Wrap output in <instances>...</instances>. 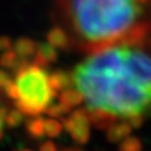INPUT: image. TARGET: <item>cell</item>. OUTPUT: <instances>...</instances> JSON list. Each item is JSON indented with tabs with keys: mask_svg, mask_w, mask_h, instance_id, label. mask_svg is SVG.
<instances>
[{
	"mask_svg": "<svg viewBox=\"0 0 151 151\" xmlns=\"http://www.w3.org/2000/svg\"><path fill=\"white\" fill-rule=\"evenodd\" d=\"M73 76L87 109L123 120L151 113V47L143 41L93 52Z\"/></svg>",
	"mask_w": 151,
	"mask_h": 151,
	"instance_id": "cell-1",
	"label": "cell"
},
{
	"mask_svg": "<svg viewBox=\"0 0 151 151\" xmlns=\"http://www.w3.org/2000/svg\"><path fill=\"white\" fill-rule=\"evenodd\" d=\"M83 50L143 41L151 30V0H57Z\"/></svg>",
	"mask_w": 151,
	"mask_h": 151,
	"instance_id": "cell-2",
	"label": "cell"
},
{
	"mask_svg": "<svg viewBox=\"0 0 151 151\" xmlns=\"http://www.w3.org/2000/svg\"><path fill=\"white\" fill-rule=\"evenodd\" d=\"M14 105L25 116L36 117L45 112L56 98L45 68L22 58L14 70Z\"/></svg>",
	"mask_w": 151,
	"mask_h": 151,
	"instance_id": "cell-3",
	"label": "cell"
},
{
	"mask_svg": "<svg viewBox=\"0 0 151 151\" xmlns=\"http://www.w3.org/2000/svg\"><path fill=\"white\" fill-rule=\"evenodd\" d=\"M64 130L70 134L71 139L79 144L85 145L91 137V120L86 107L76 108L70 113L69 117L62 120Z\"/></svg>",
	"mask_w": 151,
	"mask_h": 151,
	"instance_id": "cell-4",
	"label": "cell"
},
{
	"mask_svg": "<svg viewBox=\"0 0 151 151\" xmlns=\"http://www.w3.org/2000/svg\"><path fill=\"white\" fill-rule=\"evenodd\" d=\"M57 61V49L49 43H37V50L33 57V63L47 68L50 63Z\"/></svg>",
	"mask_w": 151,
	"mask_h": 151,
	"instance_id": "cell-5",
	"label": "cell"
},
{
	"mask_svg": "<svg viewBox=\"0 0 151 151\" xmlns=\"http://www.w3.org/2000/svg\"><path fill=\"white\" fill-rule=\"evenodd\" d=\"M49 80H50L51 87L54 88V91L56 93L62 92V91L68 89V88H73L75 86L73 73L65 71V70H62V69H56L52 73H50L49 74Z\"/></svg>",
	"mask_w": 151,
	"mask_h": 151,
	"instance_id": "cell-6",
	"label": "cell"
},
{
	"mask_svg": "<svg viewBox=\"0 0 151 151\" xmlns=\"http://www.w3.org/2000/svg\"><path fill=\"white\" fill-rule=\"evenodd\" d=\"M132 126L129 122H119L113 123L107 130H106V139L109 143H120L126 137H129L132 132Z\"/></svg>",
	"mask_w": 151,
	"mask_h": 151,
	"instance_id": "cell-7",
	"label": "cell"
},
{
	"mask_svg": "<svg viewBox=\"0 0 151 151\" xmlns=\"http://www.w3.org/2000/svg\"><path fill=\"white\" fill-rule=\"evenodd\" d=\"M47 40H48V43L57 50H67L69 49L71 43L67 31L60 26H55L48 32Z\"/></svg>",
	"mask_w": 151,
	"mask_h": 151,
	"instance_id": "cell-8",
	"label": "cell"
},
{
	"mask_svg": "<svg viewBox=\"0 0 151 151\" xmlns=\"http://www.w3.org/2000/svg\"><path fill=\"white\" fill-rule=\"evenodd\" d=\"M87 112H88L91 124H93V126H95L99 130H107L113 123H116L118 120L113 116L100 109H87Z\"/></svg>",
	"mask_w": 151,
	"mask_h": 151,
	"instance_id": "cell-9",
	"label": "cell"
},
{
	"mask_svg": "<svg viewBox=\"0 0 151 151\" xmlns=\"http://www.w3.org/2000/svg\"><path fill=\"white\" fill-rule=\"evenodd\" d=\"M58 99L62 104H64L69 108H73V107L79 106L83 101V95L81 94V92L78 88L73 87V88H68V89L62 91Z\"/></svg>",
	"mask_w": 151,
	"mask_h": 151,
	"instance_id": "cell-10",
	"label": "cell"
},
{
	"mask_svg": "<svg viewBox=\"0 0 151 151\" xmlns=\"http://www.w3.org/2000/svg\"><path fill=\"white\" fill-rule=\"evenodd\" d=\"M13 50L17 52V55L20 58H27L36 54L37 43L30 38H19L14 43Z\"/></svg>",
	"mask_w": 151,
	"mask_h": 151,
	"instance_id": "cell-11",
	"label": "cell"
},
{
	"mask_svg": "<svg viewBox=\"0 0 151 151\" xmlns=\"http://www.w3.org/2000/svg\"><path fill=\"white\" fill-rule=\"evenodd\" d=\"M44 124H45L44 118H42L40 116L31 117V119H29L26 122V131L30 134V137L37 138V139L44 137L45 136Z\"/></svg>",
	"mask_w": 151,
	"mask_h": 151,
	"instance_id": "cell-12",
	"label": "cell"
},
{
	"mask_svg": "<svg viewBox=\"0 0 151 151\" xmlns=\"http://www.w3.org/2000/svg\"><path fill=\"white\" fill-rule=\"evenodd\" d=\"M44 129H45V136H48L50 138H56L62 133L64 127H63V124L61 122H58L57 119L48 118V119H45Z\"/></svg>",
	"mask_w": 151,
	"mask_h": 151,
	"instance_id": "cell-13",
	"label": "cell"
},
{
	"mask_svg": "<svg viewBox=\"0 0 151 151\" xmlns=\"http://www.w3.org/2000/svg\"><path fill=\"white\" fill-rule=\"evenodd\" d=\"M143 144L139 138L134 136H129L124 140L120 142L118 151H142Z\"/></svg>",
	"mask_w": 151,
	"mask_h": 151,
	"instance_id": "cell-14",
	"label": "cell"
},
{
	"mask_svg": "<svg viewBox=\"0 0 151 151\" xmlns=\"http://www.w3.org/2000/svg\"><path fill=\"white\" fill-rule=\"evenodd\" d=\"M70 109L71 108H69L68 106H65L64 104H62L60 101L57 104H51L45 112H47V114L51 118H62L63 116L68 114V113L70 112Z\"/></svg>",
	"mask_w": 151,
	"mask_h": 151,
	"instance_id": "cell-15",
	"label": "cell"
},
{
	"mask_svg": "<svg viewBox=\"0 0 151 151\" xmlns=\"http://www.w3.org/2000/svg\"><path fill=\"white\" fill-rule=\"evenodd\" d=\"M23 119H24V114L18 108L9 111V113H7V126H10V127L19 126L23 123Z\"/></svg>",
	"mask_w": 151,
	"mask_h": 151,
	"instance_id": "cell-16",
	"label": "cell"
},
{
	"mask_svg": "<svg viewBox=\"0 0 151 151\" xmlns=\"http://www.w3.org/2000/svg\"><path fill=\"white\" fill-rule=\"evenodd\" d=\"M7 108L6 107H0V139L4 137L5 130L7 127Z\"/></svg>",
	"mask_w": 151,
	"mask_h": 151,
	"instance_id": "cell-17",
	"label": "cell"
},
{
	"mask_svg": "<svg viewBox=\"0 0 151 151\" xmlns=\"http://www.w3.org/2000/svg\"><path fill=\"white\" fill-rule=\"evenodd\" d=\"M40 151H58V149L54 142L48 140L40 146Z\"/></svg>",
	"mask_w": 151,
	"mask_h": 151,
	"instance_id": "cell-18",
	"label": "cell"
},
{
	"mask_svg": "<svg viewBox=\"0 0 151 151\" xmlns=\"http://www.w3.org/2000/svg\"><path fill=\"white\" fill-rule=\"evenodd\" d=\"M12 47V43L10 41V38H7V37H1L0 38V50H9L11 49Z\"/></svg>",
	"mask_w": 151,
	"mask_h": 151,
	"instance_id": "cell-19",
	"label": "cell"
},
{
	"mask_svg": "<svg viewBox=\"0 0 151 151\" xmlns=\"http://www.w3.org/2000/svg\"><path fill=\"white\" fill-rule=\"evenodd\" d=\"M63 151H81L80 149H76V147H71V149H65V150H63Z\"/></svg>",
	"mask_w": 151,
	"mask_h": 151,
	"instance_id": "cell-20",
	"label": "cell"
},
{
	"mask_svg": "<svg viewBox=\"0 0 151 151\" xmlns=\"http://www.w3.org/2000/svg\"><path fill=\"white\" fill-rule=\"evenodd\" d=\"M18 151H32V150H30V149H22V150H18Z\"/></svg>",
	"mask_w": 151,
	"mask_h": 151,
	"instance_id": "cell-21",
	"label": "cell"
}]
</instances>
